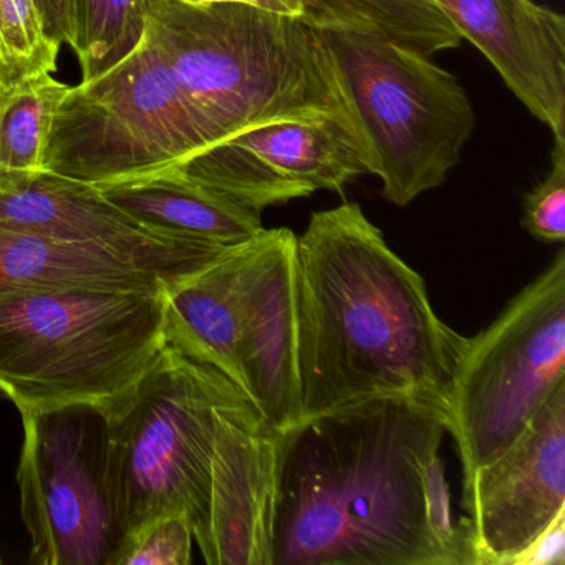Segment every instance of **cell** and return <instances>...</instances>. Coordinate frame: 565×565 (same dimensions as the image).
<instances>
[{"label":"cell","mask_w":565,"mask_h":565,"mask_svg":"<svg viewBox=\"0 0 565 565\" xmlns=\"http://www.w3.org/2000/svg\"><path fill=\"white\" fill-rule=\"evenodd\" d=\"M445 406L380 396L280 435L273 565H469L439 446Z\"/></svg>","instance_id":"obj_1"},{"label":"cell","mask_w":565,"mask_h":565,"mask_svg":"<svg viewBox=\"0 0 565 565\" xmlns=\"http://www.w3.org/2000/svg\"><path fill=\"white\" fill-rule=\"evenodd\" d=\"M294 280L299 422L380 396L448 406L468 339L436 316L423 277L360 204L310 216Z\"/></svg>","instance_id":"obj_2"},{"label":"cell","mask_w":565,"mask_h":565,"mask_svg":"<svg viewBox=\"0 0 565 565\" xmlns=\"http://www.w3.org/2000/svg\"><path fill=\"white\" fill-rule=\"evenodd\" d=\"M145 29L204 148L277 121L330 118L349 128L316 29L300 19L236 2L148 0Z\"/></svg>","instance_id":"obj_3"},{"label":"cell","mask_w":565,"mask_h":565,"mask_svg":"<svg viewBox=\"0 0 565 565\" xmlns=\"http://www.w3.org/2000/svg\"><path fill=\"white\" fill-rule=\"evenodd\" d=\"M164 294L52 289L0 299V392L21 413L110 412L164 345Z\"/></svg>","instance_id":"obj_4"},{"label":"cell","mask_w":565,"mask_h":565,"mask_svg":"<svg viewBox=\"0 0 565 565\" xmlns=\"http://www.w3.org/2000/svg\"><path fill=\"white\" fill-rule=\"evenodd\" d=\"M247 402L220 370L164 342L127 398L104 415L114 554L145 522L178 512L204 555L217 413Z\"/></svg>","instance_id":"obj_5"},{"label":"cell","mask_w":565,"mask_h":565,"mask_svg":"<svg viewBox=\"0 0 565 565\" xmlns=\"http://www.w3.org/2000/svg\"><path fill=\"white\" fill-rule=\"evenodd\" d=\"M296 234L263 230L164 294V339L227 376L267 425L300 419Z\"/></svg>","instance_id":"obj_6"},{"label":"cell","mask_w":565,"mask_h":565,"mask_svg":"<svg viewBox=\"0 0 565 565\" xmlns=\"http://www.w3.org/2000/svg\"><path fill=\"white\" fill-rule=\"evenodd\" d=\"M316 29V28H313ZM365 173L408 206L459 163L476 111L455 75L409 45L355 29H316Z\"/></svg>","instance_id":"obj_7"},{"label":"cell","mask_w":565,"mask_h":565,"mask_svg":"<svg viewBox=\"0 0 565 565\" xmlns=\"http://www.w3.org/2000/svg\"><path fill=\"white\" fill-rule=\"evenodd\" d=\"M562 380L564 249L462 350L446 425L455 438L465 481L511 448Z\"/></svg>","instance_id":"obj_8"},{"label":"cell","mask_w":565,"mask_h":565,"mask_svg":"<svg viewBox=\"0 0 565 565\" xmlns=\"http://www.w3.org/2000/svg\"><path fill=\"white\" fill-rule=\"evenodd\" d=\"M204 141L180 87L145 29L140 44L58 107L44 170L104 186L183 163Z\"/></svg>","instance_id":"obj_9"},{"label":"cell","mask_w":565,"mask_h":565,"mask_svg":"<svg viewBox=\"0 0 565 565\" xmlns=\"http://www.w3.org/2000/svg\"><path fill=\"white\" fill-rule=\"evenodd\" d=\"M21 415L18 484L32 564L110 565L104 416L90 405Z\"/></svg>","instance_id":"obj_10"},{"label":"cell","mask_w":565,"mask_h":565,"mask_svg":"<svg viewBox=\"0 0 565 565\" xmlns=\"http://www.w3.org/2000/svg\"><path fill=\"white\" fill-rule=\"evenodd\" d=\"M469 565H511L565 511V380L525 431L465 481Z\"/></svg>","instance_id":"obj_11"},{"label":"cell","mask_w":565,"mask_h":565,"mask_svg":"<svg viewBox=\"0 0 565 565\" xmlns=\"http://www.w3.org/2000/svg\"><path fill=\"white\" fill-rule=\"evenodd\" d=\"M280 435L250 402L217 413L206 564L273 565Z\"/></svg>","instance_id":"obj_12"},{"label":"cell","mask_w":565,"mask_h":565,"mask_svg":"<svg viewBox=\"0 0 565 565\" xmlns=\"http://www.w3.org/2000/svg\"><path fill=\"white\" fill-rule=\"evenodd\" d=\"M0 230L196 266L234 247L154 233L105 200L94 184L45 170H0Z\"/></svg>","instance_id":"obj_13"},{"label":"cell","mask_w":565,"mask_h":565,"mask_svg":"<svg viewBox=\"0 0 565 565\" xmlns=\"http://www.w3.org/2000/svg\"><path fill=\"white\" fill-rule=\"evenodd\" d=\"M435 2L554 140L565 141L564 15L534 0Z\"/></svg>","instance_id":"obj_14"},{"label":"cell","mask_w":565,"mask_h":565,"mask_svg":"<svg viewBox=\"0 0 565 565\" xmlns=\"http://www.w3.org/2000/svg\"><path fill=\"white\" fill-rule=\"evenodd\" d=\"M204 267L0 230V299L52 289L163 296Z\"/></svg>","instance_id":"obj_15"},{"label":"cell","mask_w":565,"mask_h":565,"mask_svg":"<svg viewBox=\"0 0 565 565\" xmlns=\"http://www.w3.org/2000/svg\"><path fill=\"white\" fill-rule=\"evenodd\" d=\"M97 188L131 220L164 236L236 246L264 230L260 213L194 183L173 168Z\"/></svg>","instance_id":"obj_16"},{"label":"cell","mask_w":565,"mask_h":565,"mask_svg":"<svg viewBox=\"0 0 565 565\" xmlns=\"http://www.w3.org/2000/svg\"><path fill=\"white\" fill-rule=\"evenodd\" d=\"M290 183L312 194L343 191L365 173L349 128L330 118L264 125L230 138Z\"/></svg>","instance_id":"obj_17"},{"label":"cell","mask_w":565,"mask_h":565,"mask_svg":"<svg viewBox=\"0 0 565 565\" xmlns=\"http://www.w3.org/2000/svg\"><path fill=\"white\" fill-rule=\"evenodd\" d=\"M290 18L316 29H355L385 35L423 54L462 44L461 34L435 0H279Z\"/></svg>","instance_id":"obj_18"},{"label":"cell","mask_w":565,"mask_h":565,"mask_svg":"<svg viewBox=\"0 0 565 565\" xmlns=\"http://www.w3.org/2000/svg\"><path fill=\"white\" fill-rule=\"evenodd\" d=\"M71 88L49 72L0 87V170H44L55 115Z\"/></svg>","instance_id":"obj_19"},{"label":"cell","mask_w":565,"mask_h":565,"mask_svg":"<svg viewBox=\"0 0 565 565\" xmlns=\"http://www.w3.org/2000/svg\"><path fill=\"white\" fill-rule=\"evenodd\" d=\"M173 170L260 214L266 207L310 196L299 184L290 183L259 157L233 140L211 145L173 167Z\"/></svg>","instance_id":"obj_20"},{"label":"cell","mask_w":565,"mask_h":565,"mask_svg":"<svg viewBox=\"0 0 565 565\" xmlns=\"http://www.w3.org/2000/svg\"><path fill=\"white\" fill-rule=\"evenodd\" d=\"M148 0H81L82 82L127 57L143 38Z\"/></svg>","instance_id":"obj_21"},{"label":"cell","mask_w":565,"mask_h":565,"mask_svg":"<svg viewBox=\"0 0 565 565\" xmlns=\"http://www.w3.org/2000/svg\"><path fill=\"white\" fill-rule=\"evenodd\" d=\"M61 45L44 29L35 0H0V87L57 71Z\"/></svg>","instance_id":"obj_22"},{"label":"cell","mask_w":565,"mask_h":565,"mask_svg":"<svg viewBox=\"0 0 565 565\" xmlns=\"http://www.w3.org/2000/svg\"><path fill=\"white\" fill-rule=\"evenodd\" d=\"M193 539L186 515H157L118 544L110 565H188Z\"/></svg>","instance_id":"obj_23"},{"label":"cell","mask_w":565,"mask_h":565,"mask_svg":"<svg viewBox=\"0 0 565 565\" xmlns=\"http://www.w3.org/2000/svg\"><path fill=\"white\" fill-rule=\"evenodd\" d=\"M522 226L535 239H565V141L554 140L547 177L525 196Z\"/></svg>","instance_id":"obj_24"},{"label":"cell","mask_w":565,"mask_h":565,"mask_svg":"<svg viewBox=\"0 0 565 565\" xmlns=\"http://www.w3.org/2000/svg\"><path fill=\"white\" fill-rule=\"evenodd\" d=\"M45 32L57 45H68L77 55L81 51V0H35Z\"/></svg>","instance_id":"obj_25"},{"label":"cell","mask_w":565,"mask_h":565,"mask_svg":"<svg viewBox=\"0 0 565 565\" xmlns=\"http://www.w3.org/2000/svg\"><path fill=\"white\" fill-rule=\"evenodd\" d=\"M511 565H565V511Z\"/></svg>","instance_id":"obj_26"}]
</instances>
